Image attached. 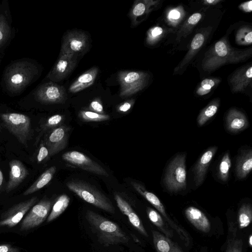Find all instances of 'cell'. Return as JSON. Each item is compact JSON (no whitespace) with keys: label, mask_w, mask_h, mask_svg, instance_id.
Masks as SVG:
<instances>
[{"label":"cell","mask_w":252,"mask_h":252,"mask_svg":"<svg viewBox=\"0 0 252 252\" xmlns=\"http://www.w3.org/2000/svg\"><path fill=\"white\" fill-rule=\"evenodd\" d=\"M86 219L99 242L104 247L126 243L129 237L116 223L95 212L87 210Z\"/></svg>","instance_id":"obj_1"},{"label":"cell","mask_w":252,"mask_h":252,"mask_svg":"<svg viewBox=\"0 0 252 252\" xmlns=\"http://www.w3.org/2000/svg\"><path fill=\"white\" fill-rule=\"evenodd\" d=\"M236 51L232 49L225 39L217 42L213 49L202 62L204 70L210 71L227 63H237L244 60L249 51Z\"/></svg>","instance_id":"obj_2"},{"label":"cell","mask_w":252,"mask_h":252,"mask_svg":"<svg viewBox=\"0 0 252 252\" xmlns=\"http://www.w3.org/2000/svg\"><path fill=\"white\" fill-rule=\"evenodd\" d=\"M66 185L69 189L86 202L108 213H115V207L110 199L89 183L80 180H71Z\"/></svg>","instance_id":"obj_3"},{"label":"cell","mask_w":252,"mask_h":252,"mask_svg":"<svg viewBox=\"0 0 252 252\" xmlns=\"http://www.w3.org/2000/svg\"><path fill=\"white\" fill-rule=\"evenodd\" d=\"M37 73L36 67L32 63L18 62L11 64L6 69L4 80L7 89L19 92L27 86Z\"/></svg>","instance_id":"obj_4"},{"label":"cell","mask_w":252,"mask_h":252,"mask_svg":"<svg viewBox=\"0 0 252 252\" xmlns=\"http://www.w3.org/2000/svg\"><path fill=\"white\" fill-rule=\"evenodd\" d=\"M185 154L177 155L168 165L164 178L166 189L171 192H178L187 187V172Z\"/></svg>","instance_id":"obj_5"},{"label":"cell","mask_w":252,"mask_h":252,"mask_svg":"<svg viewBox=\"0 0 252 252\" xmlns=\"http://www.w3.org/2000/svg\"><path fill=\"white\" fill-rule=\"evenodd\" d=\"M4 126L26 147L31 138V120L29 116L20 113H6L0 115Z\"/></svg>","instance_id":"obj_6"},{"label":"cell","mask_w":252,"mask_h":252,"mask_svg":"<svg viewBox=\"0 0 252 252\" xmlns=\"http://www.w3.org/2000/svg\"><path fill=\"white\" fill-rule=\"evenodd\" d=\"M118 77L121 87L120 95L122 97L132 95L142 90L149 79L148 74L142 71H120Z\"/></svg>","instance_id":"obj_7"},{"label":"cell","mask_w":252,"mask_h":252,"mask_svg":"<svg viewBox=\"0 0 252 252\" xmlns=\"http://www.w3.org/2000/svg\"><path fill=\"white\" fill-rule=\"evenodd\" d=\"M62 158L69 164L86 171L105 177L109 176L108 172L102 166L81 152L68 151L63 154Z\"/></svg>","instance_id":"obj_8"},{"label":"cell","mask_w":252,"mask_h":252,"mask_svg":"<svg viewBox=\"0 0 252 252\" xmlns=\"http://www.w3.org/2000/svg\"><path fill=\"white\" fill-rule=\"evenodd\" d=\"M89 44V37L86 33L78 30L69 31L63 37L60 53L78 56L85 53Z\"/></svg>","instance_id":"obj_9"},{"label":"cell","mask_w":252,"mask_h":252,"mask_svg":"<svg viewBox=\"0 0 252 252\" xmlns=\"http://www.w3.org/2000/svg\"><path fill=\"white\" fill-rule=\"evenodd\" d=\"M34 94L35 100L43 104L61 103L67 98L64 87L53 82L40 85Z\"/></svg>","instance_id":"obj_10"},{"label":"cell","mask_w":252,"mask_h":252,"mask_svg":"<svg viewBox=\"0 0 252 252\" xmlns=\"http://www.w3.org/2000/svg\"><path fill=\"white\" fill-rule=\"evenodd\" d=\"M53 205V202L48 199H42L35 204L23 220L21 230H29L41 224L48 215Z\"/></svg>","instance_id":"obj_11"},{"label":"cell","mask_w":252,"mask_h":252,"mask_svg":"<svg viewBox=\"0 0 252 252\" xmlns=\"http://www.w3.org/2000/svg\"><path fill=\"white\" fill-rule=\"evenodd\" d=\"M77 56L73 54L60 53L59 58L47 78L53 82H59L66 78L74 69Z\"/></svg>","instance_id":"obj_12"},{"label":"cell","mask_w":252,"mask_h":252,"mask_svg":"<svg viewBox=\"0 0 252 252\" xmlns=\"http://www.w3.org/2000/svg\"><path fill=\"white\" fill-rule=\"evenodd\" d=\"M69 127L60 126L53 128L46 136L45 145L47 148L49 156H53L63 150L67 144Z\"/></svg>","instance_id":"obj_13"},{"label":"cell","mask_w":252,"mask_h":252,"mask_svg":"<svg viewBox=\"0 0 252 252\" xmlns=\"http://www.w3.org/2000/svg\"><path fill=\"white\" fill-rule=\"evenodd\" d=\"M37 200V197L34 196L13 206L2 216L0 226L12 227L17 225Z\"/></svg>","instance_id":"obj_14"},{"label":"cell","mask_w":252,"mask_h":252,"mask_svg":"<svg viewBox=\"0 0 252 252\" xmlns=\"http://www.w3.org/2000/svg\"><path fill=\"white\" fill-rule=\"evenodd\" d=\"M10 167L9 180L5 190L8 193L16 188L29 174L24 164L20 160L14 159L9 162Z\"/></svg>","instance_id":"obj_15"},{"label":"cell","mask_w":252,"mask_h":252,"mask_svg":"<svg viewBox=\"0 0 252 252\" xmlns=\"http://www.w3.org/2000/svg\"><path fill=\"white\" fill-rule=\"evenodd\" d=\"M114 198L118 207L123 214L127 217L132 226L141 234L145 237H148V234L141 220L129 204L118 193L115 194Z\"/></svg>","instance_id":"obj_16"},{"label":"cell","mask_w":252,"mask_h":252,"mask_svg":"<svg viewBox=\"0 0 252 252\" xmlns=\"http://www.w3.org/2000/svg\"><path fill=\"white\" fill-rule=\"evenodd\" d=\"M217 150L218 147L216 146H213L208 149L202 154L195 164L193 172L194 181L196 187L200 185L203 182L208 167Z\"/></svg>","instance_id":"obj_17"},{"label":"cell","mask_w":252,"mask_h":252,"mask_svg":"<svg viewBox=\"0 0 252 252\" xmlns=\"http://www.w3.org/2000/svg\"><path fill=\"white\" fill-rule=\"evenodd\" d=\"M185 214L188 220L197 229L204 233L210 231L211 223L209 219L199 209L189 206L186 209Z\"/></svg>","instance_id":"obj_18"},{"label":"cell","mask_w":252,"mask_h":252,"mask_svg":"<svg viewBox=\"0 0 252 252\" xmlns=\"http://www.w3.org/2000/svg\"><path fill=\"white\" fill-rule=\"evenodd\" d=\"M249 124L245 115L241 111L230 109L226 117V126L227 130L231 132H238L246 128Z\"/></svg>","instance_id":"obj_19"},{"label":"cell","mask_w":252,"mask_h":252,"mask_svg":"<svg viewBox=\"0 0 252 252\" xmlns=\"http://www.w3.org/2000/svg\"><path fill=\"white\" fill-rule=\"evenodd\" d=\"M252 78V65L236 72L230 80L232 91L239 92L244 91L251 83Z\"/></svg>","instance_id":"obj_20"},{"label":"cell","mask_w":252,"mask_h":252,"mask_svg":"<svg viewBox=\"0 0 252 252\" xmlns=\"http://www.w3.org/2000/svg\"><path fill=\"white\" fill-rule=\"evenodd\" d=\"M153 243L157 252H184L175 242L161 233L152 230Z\"/></svg>","instance_id":"obj_21"},{"label":"cell","mask_w":252,"mask_h":252,"mask_svg":"<svg viewBox=\"0 0 252 252\" xmlns=\"http://www.w3.org/2000/svg\"><path fill=\"white\" fill-rule=\"evenodd\" d=\"M98 72V68L94 66L84 72L70 86L68 89L69 92L71 93H76L92 85Z\"/></svg>","instance_id":"obj_22"},{"label":"cell","mask_w":252,"mask_h":252,"mask_svg":"<svg viewBox=\"0 0 252 252\" xmlns=\"http://www.w3.org/2000/svg\"><path fill=\"white\" fill-rule=\"evenodd\" d=\"M252 169V151H243L238 157L236 164V173L239 179L245 178Z\"/></svg>","instance_id":"obj_23"},{"label":"cell","mask_w":252,"mask_h":252,"mask_svg":"<svg viewBox=\"0 0 252 252\" xmlns=\"http://www.w3.org/2000/svg\"><path fill=\"white\" fill-rule=\"evenodd\" d=\"M55 166H52L45 170L36 180L23 193L24 195L32 194L47 185L52 179L56 171Z\"/></svg>","instance_id":"obj_24"},{"label":"cell","mask_w":252,"mask_h":252,"mask_svg":"<svg viewBox=\"0 0 252 252\" xmlns=\"http://www.w3.org/2000/svg\"><path fill=\"white\" fill-rule=\"evenodd\" d=\"M146 211L150 220L156 226L165 236L169 238L173 237V230L169 227V226L166 223V221L159 213L150 207H147Z\"/></svg>","instance_id":"obj_25"},{"label":"cell","mask_w":252,"mask_h":252,"mask_svg":"<svg viewBox=\"0 0 252 252\" xmlns=\"http://www.w3.org/2000/svg\"><path fill=\"white\" fill-rule=\"evenodd\" d=\"M70 202V197L65 194L60 195L52 206L51 212L47 221L50 222L57 218L67 208Z\"/></svg>","instance_id":"obj_26"},{"label":"cell","mask_w":252,"mask_h":252,"mask_svg":"<svg viewBox=\"0 0 252 252\" xmlns=\"http://www.w3.org/2000/svg\"><path fill=\"white\" fill-rule=\"evenodd\" d=\"M236 228L232 223L229 224L228 235L225 252H243V241L236 238Z\"/></svg>","instance_id":"obj_27"},{"label":"cell","mask_w":252,"mask_h":252,"mask_svg":"<svg viewBox=\"0 0 252 252\" xmlns=\"http://www.w3.org/2000/svg\"><path fill=\"white\" fill-rule=\"evenodd\" d=\"M219 105L218 100L216 99L211 101L199 113L197 119L198 124L200 126H202L212 118L218 111Z\"/></svg>","instance_id":"obj_28"},{"label":"cell","mask_w":252,"mask_h":252,"mask_svg":"<svg viewBox=\"0 0 252 252\" xmlns=\"http://www.w3.org/2000/svg\"><path fill=\"white\" fill-rule=\"evenodd\" d=\"M252 220V209L249 204H243L240 208L238 214V224L240 229L248 226Z\"/></svg>","instance_id":"obj_29"},{"label":"cell","mask_w":252,"mask_h":252,"mask_svg":"<svg viewBox=\"0 0 252 252\" xmlns=\"http://www.w3.org/2000/svg\"><path fill=\"white\" fill-rule=\"evenodd\" d=\"M204 42V37L200 33H198L193 37L190 44V48L186 56L181 63L180 67H183L192 58L193 56L202 46Z\"/></svg>","instance_id":"obj_30"},{"label":"cell","mask_w":252,"mask_h":252,"mask_svg":"<svg viewBox=\"0 0 252 252\" xmlns=\"http://www.w3.org/2000/svg\"><path fill=\"white\" fill-rule=\"evenodd\" d=\"M231 164L229 153L227 152L222 157L219 168V178L223 182H226L228 178Z\"/></svg>","instance_id":"obj_31"},{"label":"cell","mask_w":252,"mask_h":252,"mask_svg":"<svg viewBox=\"0 0 252 252\" xmlns=\"http://www.w3.org/2000/svg\"><path fill=\"white\" fill-rule=\"evenodd\" d=\"M81 120L84 122H102L107 121L110 116L107 114H101L91 111L82 110L78 114Z\"/></svg>","instance_id":"obj_32"},{"label":"cell","mask_w":252,"mask_h":252,"mask_svg":"<svg viewBox=\"0 0 252 252\" xmlns=\"http://www.w3.org/2000/svg\"><path fill=\"white\" fill-rule=\"evenodd\" d=\"M236 42L240 45L251 44L252 42V30L250 27L240 28L236 35Z\"/></svg>","instance_id":"obj_33"},{"label":"cell","mask_w":252,"mask_h":252,"mask_svg":"<svg viewBox=\"0 0 252 252\" xmlns=\"http://www.w3.org/2000/svg\"><path fill=\"white\" fill-rule=\"evenodd\" d=\"M10 34V27L5 17L0 14V48L8 40Z\"/></svg>","instance_id":"obj_34"},{"label":"cell","mask_w":252,"mask_h":252,"mask_svg":"<svg viewBox=\"0 0 252 252\" xmlns=\"http://www.w3.org/2000/svg\"><path fill=\"white\" fill-rule=\"evenodd\" d=\"M220 82L218 78H207L203 80L196 90L199 95H205L211 92L212 88Z\"/></svg>","instance_id":"obj_35"},{"label":"cell","mask_w":252,"mask_h":252,"mask_svg":"<svg viewBox=\"0 0 252 252\" xmlns=\"http://www.w3.org/2000/svg\"><path fill=\"white\" fill-rule=\"evenodd\" d=\"M163 33V30L160 27H155L151 29L148 32L147 37L148 43L152 44L156 42Z\"/></svg>","instance_id":"obj_36"},{"label":"cell","mask_w":252,"mask_h":252,"mask_svg":"<svg viewBox=\"0 0 252 252\" xmlns=\"http://www.w3.org/2000/svg\"><path fill=\"white\" fill-rule=\"evenodd\" d=\"M64 117L60 114H56L49 117L45 124L47 128H54L60 126L64 121Z\"/></svg>","instance_id":"obj_37"},{"label":"cell","mask_w":252,"mask_h":252,"mask_svg":"<svg viewBox=\"0 0 252 252\" xmlns=\"http://www.w3.org/2000/svg\"><path fill=\"white\" fill-rule=\"evenodd\" d=\"M143 2L139 1L134 5L130 12V16L133 19L144 14L147 9V5Z\"/></svg>","instance_id":"obj_38"},{"label":"cell","mask_w":252,"mask_h":252,"mask_svg":"<svg viewBox=\"0 0 252 252\" xmlns=\"http://www.w3.org/2000/svg\"><path fill=\"white\" fill-rule=\"evenodd\" d=\"M49 157V151L45 144L41 143L39 147L36 156L37 162L39 163L43 162Z\"/></svg>","instance_id":"obj_39"},{"label":"cell","mask_w":252,"mask_h":252,"mask_svg":"<svg viewBox=\"0 0 252 252\" xmlns=\"http://www.w3.org/2000/svg\"><path fill=\"white\" fill-rule=\"evenodd\" d=\"M89 109L91 111L97 113L104 114L103 106L100 101L97 99L91 102L89 106Z\"/></svg>","instance_id":"obj_40"},{"label":"cell","mask_w":252,"mask_h":252,"mask_svg":"<svg viewBox=\"0 0 252 252\" xmlns=\"http://www.w3.org/2000/svg\"><path fill=\"white\" fill-rule=\"evenodd\" d=\"M134 103V100L126 101L118 106L117 110L120 112H126L130 109Z\"/></svg>","instance_id":"obj_41"},{"label":"cell","mask_w":252,"mask_h":252,"mask_svg":"<svg viewBox=\"0 0 252 252\" xmlns=\"http://www.w3.org/2000/svg\"><path fill=\"white\" fill-rule=\"evenodd\" d=\"M202 15L199 13H195L191 15L188 20V24L194 25L196 24L201 18Z\"/></svg>","instance_id":"obj_42"},{"label":"cell","mask_w":252,"mask_h":252,"mask_svg":"<svg viewBox=\"0 0 252 252\" xmlns=\"http://www.w3.org/2000/svg\"><path fill=\"white\" fill-rule=\"evenodd\" d=\"M0 252H20L19 249L9 244L0 245Z\"/></svg>","instance_id":"obj_43"},{"label":"cell","mask_w":252,"mask_h":252,"mask_svg":"<svg viewBox=\"0 0 252 252\" xmlns=\"http://www.w3.org/2000/svg\"><path fill=\"white\" fill-rule=\"evenodd\" d=\"M181 17V13L177 9H173L170 11L168 14V18L171 21H176Z\"/></svg>","instance_id":"obj_44"},{"label":"cell","mask_w":252,"mask_h":252,"mask_svg":"<svg viewBox=\"0 0 252 252\" xmlns=\"http://www.w3.org/2000/svg\"><path fill=\"white\" fill-rule=\"evenodd\" d=\"M239 7L246 12H251L252 10V1L250 0L242 3L240 4Z\"/></svg>","instance_id":"obj_45"},{"label":"cell","mask_w":252,"mask_h":252,"mask_svg":"<svg viewBox=\"0 0 252 252\" xmlns=\"http://www.w3.org/2000/svg\"><path fill=\"white\" fill-rule=\"evenodd\" d=\"M220 0H205L203 1V2L205 4L215 5L220 2Z\"/></svg>","instance_id":"obj_46"},{"label":"cell","mask_w":252,"mask_h":252,"mask_svg":"<svg viewBox=\"0 0 252 252\" xmlns=\"http://www.w3.org/2000/svg\"><path fill=\"white\" fill-rule=\"evenodd\" d=\"M3 180V174H2V173L1 171V170L0 169V188L2 184Z\"/></svg>","instance_id":"obj_47"},{"label":"cell","mask_w":252,"mask_h":252,"mask_svg":"<svg viewBox=\"0 0 252 252\" xmlns=\"http://www.w3.org/2000/svg\"><path fill=\"white\" fill-rule=\"evenodd\" d=\"M249 243L250 246L251 247L252 246V235H251L250 236Z\"/></svg>","instance_id":"obj_48"}]
</instances>
